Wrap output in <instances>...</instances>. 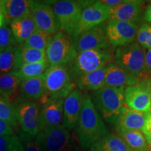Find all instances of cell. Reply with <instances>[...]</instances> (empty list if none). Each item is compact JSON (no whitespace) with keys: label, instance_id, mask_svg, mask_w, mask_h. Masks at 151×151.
I'll use <instances>...</instances> for the list:
<instances>
[{"label":"cell","instance_id":"cell-38","mask_svg":"<svg viewBox=\"0 0 151 151\" xmlns=\"http://www.w3.org/2000/svg\"><path fill=\"white\" fill-rule=\"evenodd\" d=\"M140 83L147 90L151 97V72L149 73L144 78L141 79Z\"/></svg>","mask_w":151,"mask_h":151},{"label":"cell","instance_id":"cell-44","mask_svg":"<svg viewBox=\"0 0 151 151\" xmlns=\"http://www.w3.org/2000/svg\"><path fill=\"white\" fill-rule=\"evenodd\" d=\"M1 52H2V51H1V50H0V54H1Z\"/></svg>","mask_w":151,"mask_h":151},{"label":"cell","instance_id":"cell-8","mask_svg":"<svg viewBox=\"0 0 151 151\" xmlns=\"http://www.w3.org/2000/svg\"><path fill=\"white\" fill-rule=\"evenodd\" d=\"M12 104L17 122L22 131L30 135H36L40 132V104L20 97L17 98Z\"/></svg>","mask_w":151,"mask_h":151},{"label":"cell","instance_id":"cell-2","mask_svg":"<svg viewBox=\"0 0 151 151\" xmlns=\"http://www.w3.org/2000/svg\"><path fill=\"white\" fill-rule=\"evenodd\" d=\"M124 88L104 86L92 92L91 99L101 118L109 124H115L127 106L124 102Z\"/></svg>","mask_w":151,"mask_h":151},{"label":"cell","instance_id":"cell-37","mask_svg":"<svg viewBox=\"0 0 151 151\" xmlns=\"http://www.w3.org/2000/svg\"><path fill=\"white\" fill-rule=\"evenodd\" d=\"M14 134V128L0 119V137L1 136H12Z\"/></svg>","mask_w":151,"mask_h":151},{"label":"cell","instance_id":"cell-14","mask_svg":"<svg viewBox=\"0 0 151 151\" xmlns=\"http://www.w3.org/2000/svg\"><path fill=\"white\" fill-rule=\"evenodd\" d=\"M85 97V93L75 88L65 99L62 125L68 130L76 127Z\"/></svg>","mask_w":151,"mask_h":151},{"label":"cell","instance_id":"cell-21","mask_svg":"<svg viewBox=\"0 0 151 151\" xmlns=\"http://www.w3.org/2000/svg\"><path fill=\"white\" fill-rule=\"evenodd\" d=\"M15 40L18 44H22L31 37L36 30L37 26L31 14L13 20L9 24Z\"/></svg>","mask_w":151,"mask_h":151},{"label":"cell","instance_id":"cell-40","mask_svg":"<svg viewBox=\"0 0 151 151\" xmlns=\"http://www.w3.org/2000/svg\"><path fill=\"white\" fill-rule=\"evenodd\" d=\"M143 20L151 24V1L146 6V8L143 12Z\"/></svg>","mask_w":151,"mask_h":151},{"label":"cell","instance_id":"cell-1","mask_svg":"<svg viewBox=\"0 0 151 151\" xmlns=\"http://www.w3.org/2000/svg\"><path fill=\"white\" fill-rule=\"evenodd\" d=\"M81 148L86 150L108 134L103 119L95 109L91 97L85 93L82 109L76 127Z\"/></svg>","mask_w":151,"mask_h":151},{"label":"cell","instance_id":"cell-11","mask_svg":"<svg viewBox=\"0 0 151 151\" xmlns=\"http://www.w3.org/2000/svg\"><path fill=\"white\" fill-rule=\"evenodd\" d=\"M106 29V25L105 22H103L73 38V43L77 52L110 48Z\"/></svg>","mask_w":151,"mask_h":151},{"label":"cell","instance_id":"cell-18","mask_svg":"<svg viewBox=\"0 0 151 151\" xmlns=\"http://www.w3.org/2000/svg\"><path fill=\"white\" fill-rule=\"evenodd\" d=\"M141 78L118 67L115 62L106 65L105 86L116 88H124L140 83Z\"/></svg>","mask_w":151,"mask_h":151},{"label":"cell","instance_id":"cell-5","mask_svg":"<svg viewBox=\"0 0 151 151\" xmlns=\"http://www.w3.org/2000/svg\"><path fill=\"white\" fill-rule=\"evenodd\" d=\"M45 96L50 99H65L75 89L67 65L50 66L44 73Z\"/></svg>","mask_w":151,"mask_h":151},{"label":"cell","instance_id":"cell-6","mask_svg":"<svg viewBox=\"0 0 151 151\" xmlns=\"http://www.w3.org/2000/svg\"><path fill=\"white\" fill-rule=\"evenodd\" d=\"M90 2L91 1L74 0L55 1L52 9L60 31L64 32L72 37L78 24L81 13Z\"/></svg>","mask_w":151,"mask_h":151},{"label":"cell","instance_id":"cell-13","mask_svg":"<svg viewBox=\"0 0 151 151\" xmlns=\"http://www.w3.org/2000/svg\"><path fill=\"white\" fill-rule=\"evenodd\" d=\"M43 133L48 151H79L69 130L62 124L46 128Z\"/></svg>","mask_w":151,"mask_h":151},{"label":"cell","instance_id":"cell-41","mask_svg":"<svg viewBox=\"0 0 151 151\" xmlns=\"http://www.w3.org/2000/svg\"><path fill=\"white\" fill-rule=\"evenodd\" d=\"M123 1L124 0H101V2L109 8H113L122 4Z\"/></svg>","mask_w":151,"mask_h":151},{"label":"cell","instance_id":"cell-29","mask_svg":"<svg viewBox=\"0 0 151 151\" xmlns=\"http://www.w3.org/2000/svg\"><path fill=\"white\" fill-rule=\"evenodd\" d=\"M50 67L48 60L46 59L41 62L24 65L16 72L14 73H16L22 81L44 74Z\"/></svg>","mask_w":151,"mask_h":151},{"label":"cell","instance_id":"cell-28","mask_svg":"<svg viewBox=\"0 0 151 151\" xmlns=\"http://www.w3.org/2000/svg\"><path fill=\"white\" fill-rule=\"evenodd\" d=\"M22 79L16 73L0 74V94L10 99L20 88Z\"/></svg>","mask_w":151,"mask_h":151},{"label":"cell","instance_id":"cell-24","mask_svg":"<svg viewBox=\"0 0 151 151\" xmlns=\"http://www.w3.org/2000/svg\"><path fill=\"white\" fill-rule=\"evenodd\" d=\"M47 59L46 51L34 49L24 46L23 43L18 44L16 51V62L14 71L16 72L22 66L43 61Z\"/></svg>","mask_w":151,"mask_h":151},{"label":"cell","instance_id":"cell-10","mask_svg":"<svg viewBox=\"0 0 151 151\" xmlns=\"http://www.w3.org/2000/svg\"><path fill=\"white\" fill-rule=\"evenodd\" d=\"M139 27L136 22L111 20L106 25V32L111 47L118 48L133 43L137 37Z\"/></svg>","mask_w":151,"mask_h":151},{"label":"cell","instance_id":"cell-25","mask_svg":"<svg viewBox=\"0 0 151 151\" xmlns=\"http://www.w3.org/2000/svg\"><path fill=\"white\" fill-rule=\"evenodd\" d=\"M90 151H132L119 136L108 133L90 148Z\"/></svg>","mask_w":151,"mask_h":151},{"label":"cell","instance_id":"cell-9","mask_svg":"<svg viewBox=\"0 0 151 151\" xmlns=\"http://www.w3.org/2000/svg\"><path fill=\"white\" fill-rule=\"evenodd\" d=\"M110 16V8L103 4L101 1H91L81 13L77 27L72 37H76L80 34L92 27L105 22Z\"/></svg>","mask_w":151,"mask_h":151},{"label":"cell","instance_id":"cell-15","mask_svg":"<svg viewBox=\"0 0 151 151\" xmlns=\"http://www.w3.org/2000/svg\"><path fill=\"white\" fill-rule=\"evenodd\" d=\"M144 3L140 0H124L117 6L110 8L109 21L118 20L137 23L142 15Z\"/></svg>","mask_w":151,"mask_h":151},{"label":"cell","instance_id":"cell-3","mask_svg":"<svg viewBox=\"0 0 151 151\" xmlns=\"http://www.w3.org/2000/svg\"><path fill=\"white\" fill-rule=\"evenodd\" d=\"M113 54L111 48L94 49L77 52L76 56L67 65L71 80L86 73L101 69L112 62Z\"/></svg>","mask_w":151,"mask_h":151},{"label":"cell","instance_id":"cell-20","mask_svg":"<svg viewBox=\"0 0 151 151\" xmlns=\"http://www.w3.org/2000/svg\"><path fill=\"white\" fill-rule=\"evenodd\" d=\"M29 0H1L0 14L9 24L13 20L30 14Z\"/></svg>","mask_w":151,"mask_h":151},{"label":"cell","instance_id":"cell-27","mask_svg":"<svg viewBox=\"0 0 151 151\" xmlns=\"http://www.w3.org/2000/svg\"><path fill=\"white\" fill-rule=\"evenodd\" d=\"M119 137L125 142L132 151H151V147L139 130L119 133Z\"/></svg>","mask_w":151,"mask_h":151},{"label":"cell","instance_id":"cell-42","mask_svg":"<svg viewBox=\"0 0 151 151\" xmlns=\"http://www.w3.org/2000/svg\"><path fill=\"white\" fill-rule=\"evenodd\" d=\"M145 64L147 71L151 72V49L147 50L145 55Z\"/></svg>","mask_w":151,"mask_h":151},{"label":"cell","instance_id":"cell-12","mask_svg":"<svg viewBox=\"0 0 151 151\" xmlns=\"http://www.w3.org/2000/svg\"><path fill=\"white\" fill-rule=\"evenodd\" d=\"M29 9L37 29L51 35L60 31L55 15L50 4L46 1H31Z\"/></svg>","mask_w":151,"mask_h":151},{"label":"cell","instance_id":"cell-36","mask_svg":"<svg viewBox=\"0 0 151 151\" xmlns=\"http://www.w3.org/2000/svg\"><path fill=\"white\" fill-rule=\"evenodd\" d=\"M141 132L146 138L148 144L151 147V111L148 112L146 124L141 130Z\"/></svg>","mask_w":151,"mask_h":151},{"label":"cell","instance_id":"cell-23","mask_svg":"<svg viewBox=\"0 0 151 151\" xmlns=\"http://www.w3.org/2000/svg\"><path fill=\"white\" fill-rule=\"evenodd\" d=\"M106 66L92 72L86 73L75 81V84L81 91H97L105 86Z\"/></svg>","mask_w":151,"mask_h":151},{"label":"cell","instance_id":"cell-22","mask_svg":"<svg viewBox=\"0 0 151 151\" xmlns=\"http://www.w3.org/2000/svg\"><path fill=\"white\" fill-rule=\"evenodd\" d=\"M19 89V97L29 101H38L45 93L44 74L22 80Z\"/></svg>","mask_w":151,"mask_h":151},{"label":"cell","instance_id":"cell-7","mask_svg":"<svg viewBox=\"0 0 151 151\" xmlns=\"http://www.w3.org/2000/svg\"><path fill=\"white\" fill-rule=\"evenodd\" d=\"M46 53L50 66L67 65L77 55L73 37L59 31L52 37Z\"/></svg>","mask_w":151,"mask_h":151},{"label":"cell","instance_id":"cell-26","mask_svg":"<svg viewBox=\"0 0 151 151\" xmlns=\"http://www.w3.org/2000/svg\"><path fill=\"white\" fill-rule=\"evenodd\" d=\"M17 135L21 141L24 151H48L43 132H39L36 135H30L21 129H18Z\"/></svg>","mask_w":151,"mask_h":151},{"label":"cell","instance_id":"cell-19","mask_svg":"<svg viewBox=\"0 0 151 151\" xmlns=\"http://www.w3.org/2000/svg\"><path fill=\"white\" fill-rule=\"evenodd\" d=\"M148 116V112H139L126 106L114 124L116 131L119 134L134 130H142Z\"/></svg>","mask_w":151,"mask_h":151},{"label":"cell","instance_id":"cell-17","mask_svg":"<svg viewBox=\"0 0 151 151\" xmlns=\"http://www.w3.org/2000/svg\"><path fill=\"white\" fill-rule=\"evenodd\" d=\"M124 102L128 108L142 113L151 111V97L141 83L127 87L124 89Z\"/></svg>","mask_w":151,"mask_h":151},{"label":"cell","instance_id":"cell-31","mask_svg":"<svg viewBox=\"0 0 151 151\" xmlns=\"http://www.w3.org/2000/svg\"><path fill=\"white\" fill-rule=\"evenodd\" d=\"M52 37L53 35H48L37 29L29 39L24 41L23 44L29 48L46 51Z\"/></svg>","mask_w":151,"mask_h":151},{"label":"cell","instance_id":"cell-30","mask_svg":"<svg viewBox=\"0 0 151 151\" xmlns=\"http://www.w3.org/2000/svg\"><path fill=\"white\" fill-rule=\"evenodd\" d=\"M0 119L13 128H16L18 125L14 105L10 99L1 94H0Z\"/></svg>","mask_w":151,"mask_h":151},{"label":"cell","instance_id":"cell-43","mask_svg":"<svg viewBox=\"0 0 151 151\" xmlns=\"http://www.w3.org/2000/svg\"><path fill=\"white\" fill-rule=\"evenodd\" d=\"M4 24H8L6 23V21L5 18H4V16L0 14V28L1 27H3Z\"/></svg>","mask_w":151,"mask_h":151},{"label":"cell","instance_id":"cell-4","mask_svg":"<svg viewBox=\"0 0 151 151\" xmlns=\"http://www.w3.org/2000/svg\"><path fill=\"white\" fill-rule=\"evenodd\" d=\"M146 51L137 41L116 48L113 58L115 64L124 70L143 79L148 74L145 64Z\"/></svg>","mask_w":151,"mask_h":151},{"label":"cell","instance_id":"cell-32","mask_svg":"<svg viewBox=\"0 0 151 151\" xmlns=\"http://www.w3.org/2000/svg\"><path fill=\"white\" fill-rule=\"evenodd\" d=\"M17 45L4 49L0 54V74L14 71Z\"/></svg>","mask_w":151,"mask_h":151},{"label":"cell","instance_id":"cell-33","mask_svg":"<svg viewBox=\"0 0 151 151\" xmlns=\"http://www.w3.org/2000/svg\"><path fill=\"white\" fill-rule=\"evenodd\" d=\"M137 42L145 49H151V24L144 23L138 29Z\"/></svg>","mask_w":151,"mask_h":151},{"label":"cell","instance_id":"cell-34","mask_svg":"<svg viewBox=\"0 0 151 151\" xmlns=\"http://www.w3.org/2000/svg\"><path fill=\"white\" fill-rule=\"evenodd\" d=\"M18 44L15 40L12 31L9 24H4L0 28V50L3 51L9 47Z\"/></svg>","mask_w":151,"mask_h":151},{"label":"cell","instance_id":"cell-16","mask_svg":"<svg viewBox=\"0 0 151 151\" xmlns=\"http://www.w3.org/2000/svg\"><path fill=\"white\" fill-rule=\"evenodd\" d=\"M65 99H50L41 106L40 129L62 125L63 122V106Z\"/></svg>","mask_w":151,"mask_h":151},{"label":"cell","instance_id":"cell-39","mask_svg":"<svg viewBox=\"0 0 151 151\" xmlns=\"http://www.w3.org/2000/svg\"><path fill=\"white\" fill-rule=\"evenodd\" d=\"M11 136H1L0 137V151H7Z\"/></svg>","mask_w":151,"mask_h":151},{"label":"cell","instance_id":"cell-45","mask_svg":"<svg viewBox=\"0 0 151 151\" xmlns=\"http://www.w3.org/2000/svg\"><path fill=\"white\" fill-rule=\"evenodd\" d=\"M0 4H1V0H0Z\"/></svg>","mask_w":151,"mask_h":151},{"label":"cell","instance_id":"cell-35","mask_svg":"<svg viewBox=\"0 0 151 151\" xmlns=\"http://www.w3.org/2000/svg\"><path fill=\"white\" fill-rule=\"evenodd\" d=\"M7 151H24L23 146L17 134L11 136Z\"/></svg>","mask_w":151,"mask_h":151}]
</instances>
